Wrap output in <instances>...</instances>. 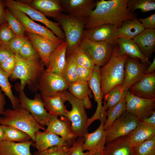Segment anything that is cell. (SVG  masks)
Wrapping results in <instances>:
<instances>
[{"instance_id":"obj_1","label":"cell","mask_w":155,"mask_h":155,"mask_svg":"<svg viewBox=\"0 0 155 155\" xmlns=\"http://www.w3.org/2000/svg\"><path fill=\"white\" fill-rule=\"evenodd\" d=\"M128 0H101L97 1L96 6L85 20L84 29L109 24L117 28L124 21L137 18L134 13L128 9Z\"/></svg>"},{"instance_id":"obj_2","label":"cell","mask_w":155,"mask_h":155,"mask_svg":"<svg viewBox=\"0 0 155 155\" xmlns=\"http://www.w3.org/2000/svg\"><path fill=\"white\" fill-rule=\"evenodd\" d=\"M16 55L17 62L12 74L9 77V80L12 81L19 79L22 88L24 89L27 85L30 91L37 92L41 76L45 69V65L37 53L26 59L22 58L19 54Z\"/></svg>"},{"instance_id":"obj_3","label":"cell","mask_w":155,"mask_h":155,"mask_svg":"<svg viewBox=\"0 0 155 155\" xmlns=\"http://www.w3.org/2000/svg\"><path fill=\"white\" fill-rule=\"evenodd\" d=\"M128 56L121 54L118 45H116L114 47L113 54L108 61L100 67L101 89L103 98L113 88L123 84L125 75L124 65Z\"/></svg>"},{"instance_id":"obj_4","label":"cell","mask_w":155,"mask_h":155,"mask_svg":"<svg viewBox=\"0 0 155 155\" xmlns=\"http://www.w3.org/2000/svg\"><path fill=\"white\" fill-rule=\"evenodd\" d=\"M0 117V125L18 129L27 133L34 141L35 133L40 129H46L39 124L32 115L19 104L14 109L5 110Z\"/></svg>"},{"instance_id":"obj_5","label":"cell","mask_w":155,"mask_h":155,"mask_svg":"<svg viewBox=\"0 0 155 155\" xmlns=\"http://www.w3.org/2000/svg\"><path fill=\"white\" fill-rule=\"evenodd\" d=\"M54 20L61 26L64 33L65 41L67 44L66 53L67 57L79 45L82 38L86 20L62 13Z\"/></svg>"},{"instance_id":"obj_6","label":"cell","mask_w":155,"mask_h":155,"mask_svg":"<svg viewBox=\"0 0 155 155\" xmlns=\"http://www.w3.org/2000/svg\"><path fill=\"white\" fill-rule=\"evenodd\" d=\"M63 92L72 106L71 110L67 111L65 117L70 122L72 130L76 137L83 136L88 133L86 126L88 118L82 100L75 97L67 90Z\"/></svg>"},{"instance_id":"obj_7","label":"cell","mask_w":155,"mask_h":155,"mask_svg":"<svg viewBox=\"0 0 155 155\" xmlns=\"http://www.w3.org/2000/svg\"><path fill=\"white\" fill-rule=\"evenodd\" d=\"M17 87L16 90L19 92L20 104L29 112L39 124L43 127L47 126L52 117V115L48 113L46 109L42 96L36 94L33 99L28 97L20 84Z\"/></svg>"},{"instance_id":"obj_8","label":"cell","mask_w":155,"mask_h":155,"mask_svg":"<svg viewBox=\"0 0 155 155\" xmlns=\"http://www.w3.org/2000/svg\"><path fill=\"white\" fill-rule=\"evenodd\" d=\"M5 7L19 10L28 15L33 21L40 22L51 30L59 38L64 41L65 38L64 33L59 24L48 19L43 14L32 8L23 0H4Z\"/></svg>"},{"instance_id":"obj_9","label":"cell","mask_w":155,"mask_h":155,"mask_svg":"<svg viewBox=\"0 0 155 155\" xmlns=\"http://www.w3.org/2000/svg\"><path fill=\"white\" fill-rule=\"evenodd\" d=\"M79 45L85 51L94 61L100 67L106 64L113 54L114 46L104 41H94L83 38Z\"/></svg>"},{"instance_id":"obj_10","label":"cell","mask_w":155,"mask_h":155,"mask_svg":"<svg viewBox=\"0 0 155 155\" xmlns=\"http://www.w3.org/2000/svg\"><path fill=\"white\" fill-rule=\"evenodd\" d=\"M139 120L136 117L126 111L106 130V143L127 135L135 128Z\"/></svg>"},{"instance_id":"obj_11","label":"cell","mask_w":155,"mask_h":155,"mask_svg":"<svg viewBox=\"0 0 155 155\" xmlns=\"http://www.w3.org/2000/svg\"><path fill=\"white\" fill-rule=\"evenodd\" d=\"M100 67L95 65L92 69L91 77L88 81L89 86L94 95V99L97 104L96 112L93 116L88 119L86 126L87 128L91 123L96 120L105 123L107 118L106 110L104 106L102 105L103 98L101 89L100 75Z\"/></svg>"},{"instance_id":"obj_12","label":"cell","mask_w":155,"mask_h":155,"mask_svg":"<svg viewBox=\"0 0 155 155\" xmlns=\"http://www.w3.org/2000/svg\"><path fill=\"white\" fill-rule=\"evenodd\" d=\"M68 87V84L62 75L45 69L40 79L38 89L42 96L45 97L67 90Z\"/></svg>"},{"instance_id":"obj_13","label":"cell","mask_w":155,"mask_h":155,"mask_svg":"<svg viewBox=\"0 0 155 155\" xmlns=\"http://www.w3.org/2000/svg\"><path fill=\"white\" fill-rule=\"evenodd\" d=\"M125 98L126 111L139 119L150 117L155 111V98H140L128 91Z\"/></svg>"},{"instance_id":"obj_14","label":"cell","mask_w":155,"mask_h":155,"mask_svg":"<svg viewBox=\"0 0 155 155\" xmlns=\"http://www.w3.org/2000/svg\"><path fill=\"white\" fill-rule=\"evenodd\" d=\"M148 64L142 63L139 59L128 56L124 65L125 78L122 85L123 90L128 91L133 84L140 80L144 75Z\"/></svg>"},{"instance_id":"obj_15","label":"cell","mask_w":155,"mask_h":155,"mask_svg":"<svg viewBox=\"0 0 155 155\" xmlns=\"http://www.w3.org/2000/svg\"><path fill=\"white\" fill-rule=\"evenodd\" d=\"M63 11L75 18L86 20L95 8L97 1L94 0H60Z\"/></svg>"},{"instance_id":"obj_16","label":"cell","mask_w":155,"mask_h":155,"mask_svg":"<svg viewBox=\"0 0 155 155\" xmlns=\"http://www.w3.org/2000/svg\"><path fill=\"white\" fill-rule=\"evenodd\" d=\"M7 8L22 23L27 30L48 38L57 46L64 42L58 38L51 30L34 22L23 12L13 8Z\"/></svg>"},{"instance_id":"obj_17","label":"cell","mask_w":155,"mask_h":155,"mask_svg":"<svg viewBox=\"0 0 155 155\" xmlns=\"http://www.w3.org/2000/svg\"><path fill=\"white\" fill-rule=\"evenodd\" d=\"M25 34L30 41L42 62L47 67L50 56L58 46L51 40L26 30Z\"/></svg>"},{"instance_id":"obj_18","label":"cell","mask_w":155,"mask_h":155,"mask_svg":"<svg viewBox=\"0 0 155 155\" xmlns=\"http://www.w3.org/2000/svg\"><path fill=\"white\" fill-rule=\"evenodd\" d=\"M117 29L113 25L106 24L89 29H84L82 38H86L94 41H104L115 46L117 45L118 38L115 36Z\"/></svg>"},{"instance_id":"obj_19","label":"cell","mask_w":155,"mask_h":155,"mask_svg":"<svg viewBox=\"0 0 155 155\" xmlns=\"http://www.w3.org/2000/svg\"><path fill=\"white\" fill-rule=\"evenodd\" d=\"M52 115L50 122L46 130L61 136L72 146L76 137L72 130L70 121L65 117Z\"/></svg>"},{"instance_id":"obj_20","label":"cell","mask_w":155,"mask_h":155,"mask_svg":"<svg viewBox=\"0 0 155 155\" xmlns=\"http://www.w3.org/2000/svg\"><path fill=\"white\" fill-rule=\"evenodd\" d=\"M104 122H100L99 126L95 131L84 135V151L87 150L93 154L103 153L107 135V131L104 129Z\"/></svg>"},{"instance_id":"obj_21","label":"cell","mask_w":155,"mask_h":155,"mask_svg":"<svg viewBox=\"0 0 155 155\" xmlns=\"http://www.w3.org/2000/svg\"><path fill=\"white\" fill-rule=\"evenodd\" d=\"M128 91L140 98L155 99V72L145 75L140 80L131 85Z\"/></svg>"},{"instance_id":"obj_22","label":"cell","mask_w":155,"mask_h":155,"mask_svg":"<svg viewBox=\"0 0 155 155\" xmlns=\"http://www.w3.org/2000/svg\"><path fill=\"white\" fill-rule=\"evenodd\" d=\"M32 145L38 152L54 146H70L64 138L50 131H38L35 133Z\"/></svg>"},{"instance_id":"obj_23","label":"cell","mask_w":155,"mask_h":155,"mask_svg":"<svg viewBox=\"0 0 155 155\" xmlns=\"http://www.w3.org/2000/svg\"><path fill=\"white\" fill-rule=\"evenodd\" d=\"M45 16L54 19L62 13L63 7L59 0H23Z\"/></svg>"},{"instance_id":"obj_24","label":"cell","mask_w":155,"mask_h":155,"mask_svg":"<svg viewBox=\"0 0 155 155\" xmlns=\"http://www.w3.org/2000/svg\"><path fill=\"white\" fill-rule=\"evenodd\" d=\"M67 47L66 41L57 46L50 56L49 65L45 69L46 71L62 75L66 64Z\"/></svg>"},{"instance_id":"obj_25","label":"cell","mask_w":155,"mask_h":155,"mask_svg":"<svg viewBox=\"0 0 155 155\" xmlns=\"http://www.w3.org/2000/svg\"><path fill=\"white\" fill-rule=\"evenodd\" d=\"M154 135L155 126L147 124L139 119L135 128L125 136L130 145L134 147Z\"/></svg>"},{"instance_id":"obj_26","label":"cell","mask_w":155,"mask_h":155,"mask_svg":"<svg viewBox=\"0 0 155 155\" xmlns=\"http://www.w3.org/2000/svg\"><path fill=\"white\" fill-rule=\"evenodd\" d=\"M42 98L46 109L51 115L57 116H66L68 110L64 103L67 100L63 92Z\"/></svg>"},{"instance_id":"obj_27","label":"cell","mask_w":155,"mask_h":155,"mask_svg":"<svg viewBox=\"0 0 155 155\" xmlns=\"http://www.w3.org/2000/svg\"><path fill=\"white\" fill-rule=\"evenodd\" d=\"M143 55L148 59L155 50V29H145L133 40Z\"/></svg>"},{"instance_id":"obj_28","label":"cell","mask_w":155,"mask_h":155,"mask_svg":"<svg viewBox=\"0 0 155 155\" xmlns=\"http://www.w3.org/2000/svg\"><path fill=\"white\" fill-rule=\"evenodd\" d=\"M103 155H135L133 147L128 142L125 136L106 143Z\"/></svg>"},{"instance_id":"obj_29","label":"cell","mask_w":155,"mask_h":155,"mask_svg":"<svg viewBox=\"0 0 155 155\" xmlns=\"http://www.w3.org/2000/svg\"><path fill=\"white\" fill-rule=\"evenodd\" d=\"M34 141L15 142L5 140L0 142V155H32L30 146Z\"/></svg>"},{"instance_id":"obj_30","label":"cell","mask_w":155,"mask_h":155,"mask_svg":"<svg viewBox=\"0 0 155 155\" xmlns=\"http://www.w3.org/2000/svg\"><path fill=\"white\" fill-rule=\"evenodd\" d=\"M145 29L137 18L124 21L121 27L117 29V38H124L133 40Z\"/></svg>"},{"instance_id":"obj_31","label":"cell","mask_w":155,"mask_h":155,"mask_svg":"<svg viewBox=\"0 0 155 155\" xmlns=\"http://www.w3.org/2000/svg\"><path fill=\"white\" fill-rule=\"evenodd\" d=\"M117 43L120 52L121 54L139 59L142 63L149 65L151 64L149 59L143 55L132 40L119 38L117 39Z\"/></svg>"},{"instance_id":"obj_32","label":"cell","mask_w":155,"mask_h":155,"mask_svg":"<svg viewBox=\"0 0 155 155\" xmlns=\"http://www.w3.org/2000/svg\"><path fill=\"white\" fill-rule=\"evenodd\" d=\"M126 111V99L125 97L106 111V115L107 118L104 124V129L106 130L110 127L113 122Z\"/></svg>"},{"instance_id":"obj_33","label":"cell","mask_w":155,"mask_h":155,"mask_svg":"<svg viewBox=\"0 0 155 155\" xmlns=\"http://www.w3.org/2000/svg\"><path fill=\"white\" fill-rule=\"evenodd\" d=\"M9 76L1 68L0 66V88L9 99L13 109L16 108L20 104L18 97L15 96L11 90L12 86L9 82Z\"/></svg>"},{"instance_id":"obj_34","label":"cell","mask_w":155,"mask_h":155,"mask_svg":"<svg viewBox=\"0 0 155 155\" xmlns=\"http://www.w3.org/2000/svg\"><path fill=\"white\" fill-rule=\"evenodd\" d=\"M4 132L5 140L13 142H23L32 140L30 136L25 132L13 127L2 125Z\"/></svg>"},{"instance_id":"obj_35","label":"cell","mask_w":155,"mask_h":155,"mask_svg":"<svg viewBox=\"0 0 155 155\" xmlns=\"http://www.w3.org/2000/svg\"><path fill=\"white\" fill-rule=\"evenodd\" d=\"M69 92L73 96L82 100L86 95L92 97V91L89 86L88 82L77 80L68 84Z\"/></svg>"},{"instance_id":"obj_36","label":"cell","mask_w":155,"mask_h":155,"mask_svg":"<svg viewBox=\"0 0 155 155\" xmlns=\"http://www.w3.org/2000/svg\"><path fill=\"white\" fill-rule=\"evenodd\" d=\"M127 91L123 90L122 85H117L111 89L104 97V105L106 110L116 105L126 97Z\"/></svg>"},{"instance_id":"obj_37","label":"cell","mask_w":155,"mask_h":155,"mask_svg":"<svg viewBox=\"0 0 155 155\" xmlns=\"http://www.w3.org/2000/svg\"><path fill=\"white\" fill-rule=\"evenodd\" d=\"M66 60V64L62 76L69 84L77 80V68L78 64L72 53L67 57Z\"/></svg>"},{"instance_id":"obj_38","label":"cell","mask_w":155,"mask_h":155,"mask_svg":"<svg viewBox=\"0 0 155 155\" xmlns=\"http://www.w3.org/2000/svg\"><path fill=\"white\" fill-rule=\"evenodd\" d=\"M128 9L134 13L137 9H140L142 12H146L155 10V0H128Z\"/></svg>"},{"instance_id":"obj_39","label":"cell","mask_w":155,"mask_h":155,"mask_svg":"<svg viewBox=\"0 0 155 155\" xmlns=\"http://www.w3.org/2000/svg\"><path fill=\"white\" fill-rule=\"evenodd\" d=\"M135 155H155V135L133 147Z\"/></svg>"},{"instance_id":"obj_40","label":"cell","mask_w":155,"mask_h":155,"mask_svg":"<svg viewBox=\"0 0 155 155\" xmlns=\"http://www.w3.org/2000/svg\"><path fill=\"white\" fill-rule=\"evenodd\" d=\"M72 53L74 56L78 65L85 67L93 69L95 65L88 54L78 45Z\"/></svg>"},{"instance_id":"obj_41","label":"cell","mask_w":155,"mask_h":155,"mask_svg":"<svg viewBox=\"0 0 155 155\" xmlns=\"http://www.w3.org/2000/svg\"><path fill=\"white\" fill-rule=\"evenodd\" d=\"M6 21L16 36L25 35L26 28L22 23L7 8H6Z\"/></svg>"},{"instance_id":"obj_42","label":"cell","mask_w":155,"mask_h":155,"mask_svg":"<svg viewBox=\"0 0 155 155\" xmlns=\"http://www.w3.org/2000/svg\"><path fill=\"white\" fill-rule=\"evenodd\" d=\"M73 149V146H54L45 150L35 152L34 155H70Z\"/></svg>"},{"instance_id":"obj_43","label":"cell","mask_w":155,"mask_h":155,"mask_svg":"<svg viewBox=\"0 0 155 155\" xmlns=\"http://www.w3.org/2000/svg\"><path fill=\"white\" fill-rule=\"evenodd\" d=\"M28 40L26 35L22 36H16L9 42L8 46L15 55L18 54L21 48Z\"/></svg>"},{"instance_id":"obj_44","label":"cell","mask_w":155,"mask_h":155,"mask_svg":"<svg viewBox=\"0 0 155 155\" xmlns=\"http://www.w3.org/2000/svg\"><path fill=\"white\" fill-rule=\"evenodd\" d=\"M16 35L6 22L0 26V42L8 44L10 41Z\"/></svg>"},{"instance_id":"obj_45","label":"cell","mask_w":155,"mask_h":155,"mask_svg":"<svg viewBox=\"0 0 155 155\" xmlns=\"http://www.w3.org/2000/svg\"><path fill=\"white\" fill-rule=\"evenodd\" d=\"M16 62L17 59L15 55L8 58L0 64V66L9 77L14 71Z\"/></svg>"},{"instance_id":"obj_46","label":"cell","mask_w":155,"mask_h":155,"mask_svg":"<svg viewBox=\"0 0 155 155\" xmlns=\"http://www.w3.org/2000/svg\"><path fill=\"white\" fill-rule=\"evenodd\" d=\"M36 53L29 39L21 48L19 54L22 58L26 59L32 56Z\"/></svg>"},{"instance_id":"obj_47","label":"cell","mask_w":155,"mask_h":155,"mask_svg":"<svg viewBox=\"0 0 155 155\" xmlns=\"http://www.w3.org/2000/svg\"><path fill=\"white\" fill-rule=\"evenodd\" d=\"M92 69L78 65L77 68V80L88 82L92 75Z\"/></svg>"},{"instance_id":"obj_48","label":"cell","mask_w":155,"mask_h":155,"mask_svg":"<svg viewBox=\"0 0 155 155\" xmlns=\"http://www.w3.org/2000/svg\"><path fill=\"white\" fill-rule=\"evenodd\" d=\"M84 141V136L77 137L72 145L73 146V149L70 155H88L89 151L84 152L83 144Z\"/></svg>"},{"instance_id":"obj_49","label":"cell","mask_w":155,"mask_h":155,"mask_svg":"<svg viewBox=\"0 0 155 155\" xmlns=\"http://www.w3.org/2000/svg\"><path fill=\"white\" fill-rule=\"evenodd\" d=\"M15 55L9 48L8 44H0V64L8 58Z\"/></svg>"},{"instance_id":"obj_50","label":"cell","mask_w":155,"mask_h":155,"mask_svg":"<svg viewBox=\"0 0 155 155\" xmlns=\"http://www.w3.org/2000/svg\"><path fill=\"white\" fill-rule=\"evenodd\" d=\"M139 21L145 29H155V13L145 18H139Z\"/></svg>"},{"instance_id":"obj_51","label":"cell","mask_w":155,"mask_h":155,"mask_svg":"<svg viewBox=\"0 0 155 155\" xmlns=\"http://www.w3.org/2000/svg\"><path fill=\"white\" fill-rule=\"evenodd\" d=\"M5 7L4 0H0V26L7 22Z\"/></svg>"},{"instance_id":"obj_52","label":"cell","mask_w":155,"mask_h":155,"mask_svg":"<svg viewBox=\"0 0 155 155\" xmlns=\"http://www.w3.org/2000/svg\"><path fill=\"white\" fill-rule=\"evenodd\" d=\"M5 95L0 90V115L2 114L5 110V106L6 102Z\"/></svg>"},{"instance_id":"obj_53","label":"cell","mask_w":155,"mask_h":155,"mask_svg":"<svg viewBox=\"0 0 155 155\" xmlns=\"http://www.w3.org/2000/svg\"><path fill=\"white\" fill-rule=\"evenodd\" d=\"M140 120L147 124L155 126V111L150 117Z\"/></svg>"},{"instance_id":"obj_54","label":"cell","mask_w":155,"mask_h":155,"mask_svg":"<svg viewBox=\"0 0 155 155\" xmlns=\"http://www.w3.org/2000/svg\"><path fill=\"white\" fill-rule=\"evenodd\" d=\"M82 105L85 108L89 109L91 108L92 105L88 95H86L82 100Z\"/></svg>"},{"instance_id":"obj_55","label":"cell","mask_w":155,"mask_h":155,"mask_svg":"<svg viewBox=\"0 0 155 155\" xmlns=\"http://www.w3.org/2000/svg\"><path fill=\"white\" fill-rule=\"evenodd\" d=\"M155 70V57L152 63L148 66L145 72V75H148L154 72Z\"/></svg>"},{"instance_id":"obj_56","label":"cell","mask_w":155,"mask_h":155,"mask_svg":"<svg viewBox=\"0 0 155 155\" xmlns=\"http://www.w3.org/2000/svg\"><path fill=\"white\" fill-rule=\"evenodd\" d=\"M5 140V137L4 132L0 125V142Z\"/></svg>"},{"instance_id":"obj_57","label":"cell","mask_w":155,"mask_h":155,"mask_svg":"<svg viewBox=\"0 0 155 155\" xmlns=\"http://www.w3.org/2000/svg\"><path fill=\"white\" fill-rule=\"evenodd\" d=\"M92 155H103L102 153H97L93 154Z\"/></svg>"},{"instance_id":"obj_58","label":"cell","mask_w":155,"mask_h":155,"mask_svg":"<svg viewBox=\"0 0 155 155\" xmlns=\"http://www.w3.org/2000/svg\"><path fill=\"white\" fill-rule=\"evenodd\" d=\"M93 154L91 152H89V153L88 154V155H92Z\"/></svg>"},{"instance_id":"obj_59","label":"cell","mask_w":155,"mask_h":155,"mask_svg":"<svg viewBox=\"0 0 155 155\" xmlns=\"http://www.w3.org/2000/svg\"><path fill=\"white\" fill-rule=\"evenodd\" d=\"M1 44V43L0 42V44Z\"/></svg>"}]
</instances>
